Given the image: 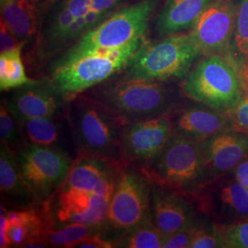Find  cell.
I'll use <instances>...</instances> for the list:
<instances>
[{"label": "cell", "mask_w": 248, "mask_h": 248, "mask_svg": "<svg viewBox=\"0 0 248 248\" xmlns=\"http://www.w3.org/2000/svg\"><path fill=\"white\" fill-rule=\"evenodd\" d=\"M123 166L102 156L77 155L66 179L46 202L53 229L73 223L102 228Z\"/></svg>", "instance_id": "1"}, {"label": "cell", "mask_w": 248, "mask_h": 248, "mask_svg": "<svg viewBox=\"0 0 248 248\" xmlns=\"http://www.w3.org/2000/svg\"><path fill=\"white\" fill-rule=\"evenodd\" d=\"M63 117L77 155H97L121 161L120 144L126 123L85 93L66 101Z\"/></svg>", "instance_id": "2"}, {"label": "cell", "mask_w": 248, "mask_h": 248, "mask_svg": "<svg viewBox=\"0 0 248 248\" xmlns=\"http://www.w3.org/2000/svg\"><path fill=\"white\" fill-rule=\"evenodd\" d=\"M140 169L151 183L174 189L189 201L212 179L201 142L174 132L159 153Z\"/></svg>", "instance_id": "3"}, {"label": "cell", "mask_w": 248, "mask_h": 248, "mask_svg": "<svg viewBox=\"0 0 248 248\" xmlns=\"http://www.w3.org/2000/svg\"><path fill=\"white\" fill-rule=\"evenodd\" d=\"M98 100L126 124L169 116L175 98L161 80L112 78L83 92Z\"/></svg>", "instance_id": "4"}, {"label": "cell", "mask_w": 248, "mask_h": 248, "mask_svg": "<svg viewBox=\"0 0 248 248\" xmlns=\"http://www.w3.org/2000/svg\"><path fill=\"white\" fill-rule=\"evenodd\" d=\"M202 50L190 33H177L157 43L146 41L124 68L127 79L183 78L192 68Z\"/></svg>", "instance_id": "5"}, {"label": "cell", "mask_w": 248, "mask_h": 248, "mask_svg": "<svg viewBox=\"0 0 248 248\" xmlns=\"http://www.w3.org/2000/svg\"><path fill=\"white\" fill-rule=\"evenodd\" d=\"M145 38H138L127 45L100 49L74 62L53 68L50 83L66 101L124 71Z\"/></svg>", "instance_id": "6"}, {"label": "cell", "mask_w": 248, "mask_h": 248, "mask_svg": "<svg viewBox=\"0 0 248 248\" xmlns=\"http://www.w3.org/2000/svg\"><path fill=\"white\" fill-rule=\"evenodd\" d=\"M151 186L150 180L139 167L123 166L99 233L102 239L113 245L151 221Z\"/></svg>", "instance_id": "7"}, {"label": "cell", "mask_w": 248, "mask_h": 248, "mask_svg": "<svg viewBox=\"0 0 248 248\" xmlns=\"http://www.w3.org/2000/svg\"><path fill=\"white\" fill-rule=\"evenodd\" d=\"M157 0H142L113 15L91 29L54 62L53 68L65 65L100 49L127 45L145 35Z\"/></svg>", "instance_id": "8"}, {"label": "cell", "mask_w": 248, "mask_h": 248, "mask_svg": "<svg viewBox=\"0 0 248 248\" xmlns=\"http://www.w3.org/2000/svg\"><path fill=\"white\" fill-rule=\"evenodd\" d=\"M243 89L236 65L219 54L205 55L186 74L182 84L186 97L223 114L237 105Z\"/></svg>", "instance_id": "9"}, {"label": "cell", "mask_w": 248, "mask_h": 248, "mask_svg": "<svg viewBox=\"0 0 248 248\" xmlns=\"http://www.w3.org/2000/svg\"><path fill=\"white\" fill-rule=\"evenodd\" d=\"M15 154L22 177L42 203L61 186L75 160L60 147L27 142Z\"/></svg>", "instance_id": "10"}, {"label": "cell", "mask_w": 248, "mask_h": 248, "mask_svg": "<svg viewBox=\"0 0 248 248\" xmlns=\"http://www.w3.org/2000/svg\"><path fill=\"white\" fill-rule=\"evenodd\" d=\"M53 229L46 202L29 209H8L1 204L0 248H47L45 239Z\"/></svg>", "instance_id": "11"}, {"label": "cell", "mask_w": 248, "mask_h": 248, "mask_svg": "<svg viewBox=\"0 0 248 248\" xmlns=\"http://www.w3.org/2000/svg\"><path fill=\"white\" fill-rule=\"evenodd\" d=\"M237 6L235 0H217L196 20L189 33L203 54H219L234 63L231 59L230 47Z\"/></svg>", "instance_id": "12"}, {"label": "cell", "mask_w": 248, "mask_h": 248, "mask_svg": "<svg viewBox=\"0 0 248 248\" xmlns=\"http://www.w3.org/2000/svg\"><path fill=\"white\" fill-rule=\"evenodd\" d=\"M172 133L169 116L125 124L120 144L122 163L139 168L145 165L165 146Z\"/></svg>", "instance_id": "13"}, {"label": "cell", "mask_w": 248, "mask_h": 248, "mask_svg": "<svg viewBox=\"0 0 248 248\" xmlns=\"http://www.w3.org/2000/svg\"><path fill=\"white\" fill-rule=\"evenodd\" d=\"M6 102L10 112L21 121L63 114L66 100L49 80L47 82L35 80L18 88Z\"/></svg>", "instance_id": "14"}, {"label": "cell", "mask_w": 248, "mask_h": 248, "mask_svg": "<svg viewBox=\"0 0 248 248\" xmlns=\"http://www.w3.org/2000/svg\"><path fill=\"white\" fill-rule=\"evenodd\" d=\"M196 219V208L186 196L152 183L151 222L166 236L186 228Z\"/></svg>", "instance_id": "15"}, {"label": "cell", "mask_w": 248, "mask_h": 248, "mask_svg": "<svg viewBox=\"0 0 248 248\" xmlns=\"http://www.w3.org/2000/svg\"><path fill=\"white\" fill-rule=\"evenodd\" d=\"M210 176L219 177L235 169L248 155V134L234 129L217 133L201 142Z\"/></svg>", "instance_id": "16"}, {"label": "cell", "mask_w": 248, "mask_h": 248, "mask_svg": "<svg viewBox=\"0 0 248 248\" xmlns=\"http://www.w3.org/2000/svg\"><path fill=\"white\" fill-rule=\"evenodd\" d=\"M0 196L8 209H29L42 204L22 177L15 152L3 142L0 145Z\"/></svg>", "instance_id": "17"}, {"label": "cell", "mask_w": 248, "mask_h": 248, "mask_svg": "<svg viewBox=\"0 0 248 248\" xmlns=\"http://www.w3.org/2000/svg\"><path fill=\"white\" fill-rule=\"evenodd\" d=\"M170 121L174 133L197 142H204L213 135L230 129L232 124L229 116L210 107L195 105L182 108L174 120L170 118Z\"/></svg>", "instance_id": "18"}, {"label": "cell", "mask_w": 248, "mask_h": 248, "mask_svg": "<svg viewBox=\"0 0 248 248\" xmlns=\"http://www.w3.org/2000/svg\"><path fill=\"white\" fill-rule=\"evenodd\" d=\"M217 0H167L156 19L161 35L177 34L191 28L198 18Z\"/></svg>", "instance_id": "19"}, {"label": "cell", "mask_w": 248, "mask_h": 248, "mask_svg": "<svg viewBox=\"0 0 248 248\" xmlns=\"http://www.w3.org/2000/svg\"><path fill=\"white\" fill-rule=\"evenodd\" d=\"M2 17L20 45L34 34L37 25L35 5L29 0H12L1 7Z\"/></svg>", "instance_id": "20"}, {"label": "cell", "mask_w": 248, "mask_h": 248, "mask_svg": "<svg viewBox=\"0 0 248 248\" xmlns=\"http://www.w3.org/2000/svg\"><path fill=\"white\" fill-rule=\"evenodd\" d=\"M18 122L24 142L43 146L62 148V124L59 116L34 118Z\"/></svg>", "instance_id": "21"}, {"label": "cell", "mask_w": 248, "mask_h": 248, "mask_svg": "<svg viewBox=\"0 0 248 248\" xmlns=\"http://www.w3.org/2000/svg\"><path fill=\"white\" fill-rule=\"evenodd\" d=\"M21 48H17L0 54V89L6 91L18 89L35 80L27 77L25 68L21 59Z\"/></svg>", "instance_id": "22"}, {"label": "cell", "mask_w": 248, "mask_h": 248, "mask_svg": "<svg viewBox=\"0 0 248 248\" xmlns=\"http://www.w3.org/2000/svg\"><path fill=\"white\" fill-rule=\"evenodd\" d=\"M76 17L62 3V6L54 14L53 20L48 28L45 35L44 53H55V51L68 43L70 29Z\"/></svg>", "instance_id": "23"}, {"label": "cell", "mask_w": 248, "mask_h": 248, "mask_svg": "<svg viewBox=\"0 0 248 248\" xmlns=\"http://www.w3.org/2000/svg\"><path fill=\"white\" fill-rule=\"evenodd\" d=\"M165 239L166 235L149 221L117 240L113 246L118 248H162Z\"/></svg>", "instance_id": "24"}, {"label": "cell", "mask_w": 248, "mask_h": 248, "mask_svg": "<svg viewBox=\"0 0 248 248\" xmlns=\"http://www.w3.org/2000/svg\"><path fill=\"white\" fill-rule=\"evenodd\" d=\"M101 227L82 223H73L51 231L46 239L47 248H73L81 240L100 233Z\"/></svg>", "instance_id": "25"}, {"label": "cell", "mask_w": 248, "mask_h": 248, "mask_svg": "<svg viewBox=\"0 0 248 248\" xmlns=\"http://www.w3.org/2000/svg\"><path fill=\"white\" fill-rule=\"evenodd\" d=\"M0 138L14 152L25 143L19 122L10 112L6 99L1 101L0 106Z\"/></svg>", "instance_id": "26"}, {"label": "cell", "mask_w": 248, "mask_h": 248, "mask_svg": "<svg viewBox=\"0 0 248 248\" xmlns=\"http://www.w3.org/2000/svg\"><path fill=\"white\" fill-rule=\"evenodd\" d=\"M222 208L236 215L248 214V189L239 182H232L222 186L219 192Z\"/></svg>", "instance_id": "27"}, {"label": "cell", "mask_w": 248, "mask_h": 248, "mask_svg": "<svg viewBox=\"0 0 248 248\" xmlns=\"http://www.w3.org/2000/svg\"><path fill=\"white\" fill-rule=\"evenodd\" d=\"M223 248L222 229L198 220L197 230L189 248Z\"/></svg>", "instance_id": "28"}, {"label": "cell", "mask_w": 248, "mask_h": 248, "mask_svg": "<svg viewBox=\"0 0 248 248\" xmlns=\"http://www.w3.org/2000/svg\"><path fill=\"white\" fill-rule=\"evenodd\" d=\"M233 38L238 54L248 59V0L238 2Z\"/></svg>", "instance_id": "29"}, {"label": "cell", "mask_w": 248, "mask_h": 248, "mask_svg": "<svg viewBox=\"0 0 248 248\" xmlns=\"http://www.w3.org/2000/svg\"><path fill=\"white\" fill-rule=\"evenodd\" d=\"M223 248H248V221L222 229Z\"/></svg>", "instance_id": "30"}, {"label": "cell", "mask_w": 248, "mask_h": 248, "mask_svg": "<svg viewBox=\"0 0 248 248\" xmlns=\"http://www.w3.org/2000/svg\"><path fill=\"white\" fill-rule=\"evenodd\" d=\"M198 219L188 224L186 228L177 231L176 232L166 236L164 248H189L190 243L194 237L197 230Z\"/></svg>", "instance_id": "31"}, {"label": "cell", "mask_w": 248, "mask_h": 248, "mask_svg": "<svg viewBox=\"0 0 248 248\" xmlns=\"http://www.w3.org/2000/svg\"><path fill=\"white\" fill-rule=\"evenodd\" d=\"M227 115L230 118L232 129L248 133V94L242 97Z\"/></svg>", "instance_id": "32"}, {"label": "cell", "mask_w": 248, "mask_h": 248, "mask_svg": "<svg viewBox=\"0 0 248 248\" xmlns=\"http://www.w3.org/2000/svg\"><path fill=\"white\" fill-rule=\"evenodd\" d=\"M18 46H23L20 45L17 40V38L14 35V33L11 31L9 26L6 24V22L1 18L0 23V52L1 53L9 52Z\"/></svg>", "instance_id": "33"}, {"label": "cell", "mask_w": 248, "mask_h": 248, "mask_svg": "<svg viewBox=\"0 0 248 248\" xmlns=\"http://www.w3.org/2000/svg\"><path fill=\"white\" fill-rule=\"evenodd\" d=\"M63 4L76 18L84 16L91 8V0H65Z\"/></svg>", "instance_id": "34"}, {"label": "cell", "mask_w": 248, "mask_h": 248, "mask_svg": "<svg viewBox=\"0 0 248 248\" xmlns=\"http://www.w3.org/2000/svg\"><path fill=\"white\" fill-rule=\"evenodd\" d=\"M113 248V245L108 241L102 239L99 234L93 235L81 240L75 244L72 248Z\"/></svg>", "instance_id": "35"}, {"label": "cell", "mask_w": 248, "mask_h": 248, "mask_svg": "<svg viewBox=\"0 0 248 248\" xmlns=\"http://www.w3.org/2000/svg\"><path fill=\"white\" fill-rule=\"evenodd\" d=\"M236 181L248 189V159H244L234 169Z\"/></svg>", "instance_id": "36"}, {"label": "cell", "mask_w": 248, "mask_h": 248, "mask_svg": "<svg viewBox=\"0 0 248 248\" xmlns=\"http://www.w3.org/2000/svg\"><path fill=\"white\" fill-rule=\"evenodd\" d=\"M119 0H91L90 9L99 13L108 14V11L111 9Z\"/></svg>", "instance_id": "37"}, {"label": "cell", "mask_w": 248, "mask_h": 248, "mask_svg": "<svg viewBox=\"0 0 248 248\" xmlns=\"http://www.w3.org/2000/svg\"><path fill=\"white\" fill-rule=\"evenodd\" d=\"M241 73H242L241 78H242V81H243L244 87H245V86L248 87V59L247 62H246V64L243 66V68H242V70H241Z\"/></svg>", "instance_id": "38"}, {"label": "cell", "mask_w": 248, "mask_h": 248, "mask_svg": "<svg viewBox=\"0 0 248 248\" xmlns=\"http://www.w3.org/2000/svg\"><path fill=\"white\" fill-rule=\"evenodd\" d=\"M10 1H12V0H1V7H2L3 5H5L6 3H9Z\"/></svg>", "instance_id": "39"}, {"label": "cell", "mask_w": 248, "mask_h": 248, "mask_svg": "<svg viewBox=\"0 0 248 248\" xmlns=\"http://www.w3.org/2000/svg\"><path fill=\"white\" fill-rule=\"evenodd\" d=\"M29 1H31V3H33L34 5H36V4H38V3H40L42 0H29Z\"/></svg>", "instance_id": "40"}]
</instances>
